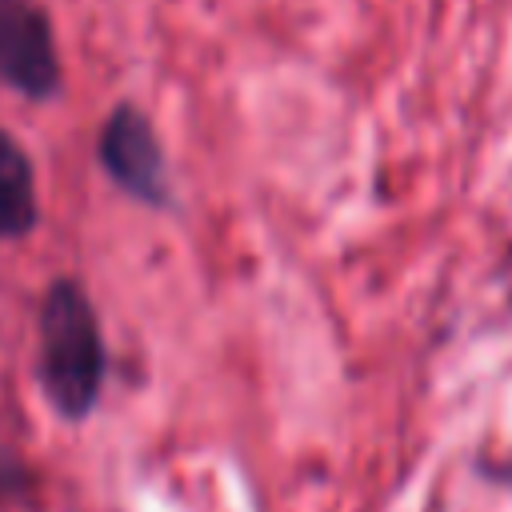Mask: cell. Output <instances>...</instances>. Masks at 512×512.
Segmentation results:
<instances>
[{"label":"cell","instance_id":"277c9868","mask_svg":"<svg viewBox=\"0 0 512 512\" xmlns=\"http://www.w3.org/2000/svg\"><path fill=\"white\" fill-rule=\"evenodd\" d=\"M40 220L36 168L12 132L0 128V240H20Z\"/></svg>","mask_w":512,"mask_h":512},{"label":"cell","instance_id":"6da1fadb","mask_svg":"<svg viewBox=\"0 0 512 512\" xmlns=\"http://www.w3.org/2000/svg\"><path fill=\"white\" fill-rule=\"evenodd\" d=\"M36 384L60 420H84L104 392L108 348L88 292L60 276L48 284L36 320Z\"/></svg>","mask_w":512,"mask_h":512},{"label":"cell","instance_id":"3957f363","mask_svg":"<svg viewBox=\"0 0 512 512\" xmlns=\"http://www.w3.org/2000/svg\"><path fill=\"white\" fill-rule=\"evenodd\" d=\"M0 84L28 100L60 92L56 32L36 0H0Z\"/></svg>","mask_w":512,"mask_h":512},{"label":"cell","instance_id":"7a4b0ae2","mask_svg":"<svg viewBox=\"0 0 512 512\" xmlns=\"http://www.w3.org/2000/svg\"><path fill=\"white\" fill-rule=\"evenodd\" d=\"M96 156H100L104 172L112 176V184L124 188L128 196H136L140 204H148V208L172 204L160 136L136 104H116L108 112L100 140H96Z\"/></svg>","mask_w":512,"mask_h":512}]
</instances>
